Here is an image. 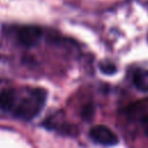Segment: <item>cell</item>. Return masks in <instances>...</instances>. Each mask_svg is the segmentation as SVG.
Returning a JSON list of instances; mask_svg holds the SVG:
<instances>
[{
  "label": "cell",
  "instance_id": "obj_1",
  "mask_svg": "<svg viewBox=\"0 0 148 148\" xmlns=\"http://www.w3.org/2000/svg\"><path fill=\"white\" fill-rule=\"evenodd\" d=\"M45 101L46 91L43 88L27 87L21 90L14 89L13 101L8 113L22 120H31L42 111Z\"/></svg>",
  "mask_w": 148,
  "mask_h": 148
},
{
  "label": "cell",
  "instance_id": "obj_2",
  "mask_svg": "<svg viewBox=\"0 0 148 148\" xmlns=\"http://www.w3.org/2000/svg\"><path fill=\"white\" fill-rule=\"evenodd\" d=\"M43 35V31L39 27L36 25H23L16 30V40L20 45L24 47H32L38 44Z\"/></svg>",
  "mask_w": 148,
  "mask_h": 148
},
{
  "label": "cell",
  "instance_id": "obj_3",
  "mask_svg": "<svg viewBox=\"0 0 148 148\" xmlns=\"http://www.w3.org/2000/svg\"><path fill=\"white\" fill-rule=\"evenodd\" d=\"M89 136L92 141L104 146H113L118 143V136L104 125L94 126L89 132Z\"/></svg>",
  "mask_w": 148,
  "mask_h": 148
},
{
  "label": "cell",
  "instance_id": "obj_4",
  "mask_svg": "<svg viewBox=\"0 0 148 148\" xmlns=\"http://www.w3.org/2000/svg\"><path fill=\"white\" fill-rule=\"evenodd\" d=\"M133 83L141 91H148V69H136L133 74Z\"/></svg>",
  "mask_w": 148,
  "mask_h": 148
},
{
  "label": "cell",
  "instance_id": "obj_5",
  "mask_svg": "<svg viewBox=\"0 0 148 148\" xmlns=\"http://www.w3.org/2000/svg\"><path fill=\"white\" fill-rule=\"evenodd\" d=\"M94 114V106L91 104H88L86 106H83V110H82V117L83 118H87V119H90Z\"/></svg>",
  "mask_w": 148,
  "mask_h": 148
},
{
  "label": "cell",
  "instance_id": "obj_6",
  "mask_svg": "<svg viewBox=\"0 0 148 148\" xmlns=\"http://www.w3.org/2000/svg\"><path fill=\"white\" fill-rule=\"evenodd\" d=\"M141 127H142L145 134L148 136V114L145 116V117L141 119Z\"/></svg>",
  "mask_w": 148,
  "mask_h": 148
}]
</instances>
